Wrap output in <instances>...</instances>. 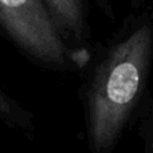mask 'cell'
I'll list each match as a JSON object with an SVG mask.
<instances>
[{
  "mask_svg": "<svg viewBox=\"0 0 153 153\" xmlns=\"http://www.w3.org/2000/svg\"><path fill=\"white\" fill-rule=\"evenodd\" d=\"M0 31L31 63L48 71H81L91 54L65 39L43 0H0Z\"/></svg>",
  "mask_w": 153,
  "mask_h": 153,
  "instance_id": "7a4b0ae2",
  "label": "cell"
},
{
  "mask_svg": "<svg viewBox=\"0 0 153 153\" xmlns=\"http://www.w3.org/2000/svg\"><path fill=\"white\" fill-rule=\"evenodd\" d=\"M153 66V16L137 11L121 30L90 54L79 97L89 153H114L133 128L149 91Z\"/></svg>",
  "mask_w": 153,
  "mask_h": 153,
  "instance_id": "6da1fadb",
  "label": "cell"
},
{
  "mask_svg": "<svg viewBox=\"0 0 153 153\" xmlns=\"http://www.w3.org/2000/svg\"><path fill=\"white\" fill-rule=\"evenodd\" d=\"M0 124L22 133L27 138H32L35 134V117L28 109L11 97L0 86Z\"/></svg>",
  "mask_w": 153,
  "mask_h": 153,
  "instance_id": "277c9868",
  "label": "cell"
},
{
  "mask_svg": "<svg viewBox=\"0 0 153 153\" xmlns=\"http://www.w3.org/2000/svg\"><path fill=\"white\" fill-rule=\"evenodd\" d=\"M146 1H151L153 7V0H132V8L136 11H140V8H143L146 4Z\"/></svg>",
  "mask_w": 153,
  "mask_h": 153,
  "instance_id": "8992f818",
  "label": "cell"
},
{
  "mask_svg": "<svg viewBox=\"0 0 153 153\" xmlns=\"http://www.w3.org/2000/svg\"><path fill=\"white\" fill-rule=\"evenodd\" d=\"M65 39L75 48L89 50L86 43L91 38L89 0H43ZM106 13H110L108 0H98Z\"/></svg>",
  "mask_w": 153,
  "mask_h": 153,
  "instance_id": "3957f363",
  "label": "cell"
},
{
  "mask_svg": "<svg viewBox=\"0 0 153 153\" xmlns=\"http://www.w3.org/2000/svg\"><path fill=\"white\" fill-rule=\"evenodd\" d=\"M133 128H136L143 153H153V89H149Z\"/></svg>",
  "mask_w": 153,
  "mask_h": 153,
  "instance_id": "5b68a950",
  "label": "cell"
}]
</instances>
